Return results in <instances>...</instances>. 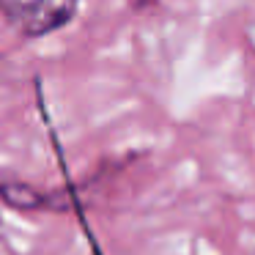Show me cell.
<instances>
[{
	"label": "cell",
	"mask_w": 255,
	"mask_h": 255,
	"mask_svg": "<svg viewBox=\"0 0 255 255\" xmlns=\"http://www.w3.org/2000/svg\"><path fill=\"white\" fill-rule=\"evenodd\" d=\"M77 14L80 0H0V17L28 41L69 28Z\"/></svg>",
	"instance_id": "6da1fadb"
}]
</instances>
